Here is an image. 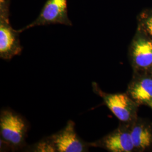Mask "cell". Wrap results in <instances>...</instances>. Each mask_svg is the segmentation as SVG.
I'll return each mask as SVG.
<instances>
[{
  "label": "cell",
  "mask_w": 152,
  "mask_h": 152,
  "mask_svg": "<svg viewBox=\"0 0 152 152\" xmlns=\"http://www.w3.org/2000/svg\"><path fill=\"white\" fill-rule=\"evenodd\" d=\"M28 124L20 114L10 109L2 110L0 114L1 141L14 150L25 147Z\"/></svg>",
  "instance_id": "1"
},
{
  "label": "cell",
  "mask_w": 152,
  "mask_h": 152,
  "mask_svg": "<svg viewBox=\"0 0 152 152\" xmlns=\"http://www.w3.org/2000/svg\"><path fill=\"white\" fill-rule=\"evenodd\" d=\"M10 0H0V58L9 60L22 53L20 32L12 27L9 20Z\"/></svg>",
  "instance_id": "2"
},
{
  "label": "cell",
  "mask_w": 152,
  "mask_h": 152,
  "mask_svg": "<svg viewBox=\"0 0 152 152\" xmlns=\"http://www.w3.org/2000/svg\"><path fill=\"white\" fill-rule=\"evenodd\" d=\"M94 91L102 98L105 105L121 122L131 124L138 118L139 105L126 93L108 94L103 92L98 85L93 82Z\"/></svg>",
  "instance_id": "3"
},
{
  "label": "cell",
  "mask_w": 152,
  "mask_h": 152,
  "mask_svg": "<svg viewBox=\"0 0 152 152\" xmlns=\"http://www.w3.org/2000/svg\"><path fill=\"white\" fill-rule=\"evenodd\" d=\"M129 55L134 72H148L152 68V39L137 28L131 42Z\"/></svg>",
  "instance_id": "4"
},
{
  "label": "cell",
  "mask_w": 152,
  "mask_h": 152,
  "mask_svg": "<svg viewBox=\"0 0 152 152\" xmlns=\"http://www.w3.org/2000/svg\"><path fill=\"white\" fill-rule=\"evenodd\" d=\"M58 24L72 26L68 15L67 0H47L38 17L31 24L19 31L21 33L37 26Z\"/></svg>",
  "instance_id": "5"
},
{
  "label": "cell",
  "mask_w": 152,
  "mask_h": 152,
  "mask_svg": "<svg viewBox=\"0 0 152 152\" xmlns=\"http://www.w3.org/2000/svg\"><path fill=\"white\" fill-rule=\"evenodd\" d=\"M56 152H85L91 147L90 142L83 141L75 130V124L72 120L58 132L48 136Z\"/></svg>",
  "instance_id": "6"
},
{
  "label": "cell",
  "mask_w": 152,
  "mask_h": 152,
  "mask_svg": "<svg viewBox=\"0 0 152 152\" xmlns=\"http://www.w3.org/2000/svg\"><path fill=\"white\" fill-rule=\"evenodd\" d=\"M91 147H100L110 152H131L135 148L130 134V124L121 122L118 127L101 139L90 142Z\"/></svg>",
  "instance_id": "7"
},
{
  "label": "cell",
  "mask_w": 152,
  "mask_h": 152,
  "mask_svg": "<svg viewBox=\"0 0 152 152\" xmlns=\"http://www.w3.org/2000/svg\"><path fill=\"white\" fill-rule=\"evenodd\" d=\"M126 93L139 105L152 109V76L148 72H134Z\"/></svg>",
  "instance_id": "8"
},
{
  "label": "cell",
  "mask_w": 152,
  "mask_h": 152,
  "mask_svg": "<svg viewBox=\"0 0 152 152\" xmlns=\"http://www.w3.org/2000/svg\"><path fill=\"white\" fill-rule=\"evenodd\" d=\"M130 134L135 151H144L152 148V124L137 118L130 124Z\"/></svg>",
  "instance_id": "9"
},
{
  "label": "cell",
  "mask_w": 152,
  "mask_h": 152,
  "mask_svg": "<svg viewBox=\"0 0 152 152\" xmlns=\"http://www.w3.org/2000/svg\"><path fill=\"white\" fill-rule=\"evenodd\" d=\"M138 27L152 39V9H146L138 16Z\"/></svg>",
  "instance_id": "10"
},
{
  "label": "cell",
  "mask_w": 152,
  "mask_h": 152,
  "mask_svg": "<svg viewBox=\"0 0 152 152\" xmlns=\"http://www.w3.org/2000/svg\"><path fill=\"white\" fill-rule=\"evenodd\" d=\"M27 150L29 152H56L54 147L48 137L28 148Z\"/></svg>",
  "instance_id": "11"
},
{
  "label": "cell",
  "mask_w": 152,
  "mask_h": 152,
  "mask_svg": "<svg viewBox=\"0 0 152 152\" xmlns=\"http://www.w3.org/2000/svg\"><path fill=\"white\" fill-rule=\"evenodd\" d=\"M148 73H149V74L152 76V68L151 69H150V71L148 72Z\"/></svg>",
  "instance_id": "12"
}]
</instances>
